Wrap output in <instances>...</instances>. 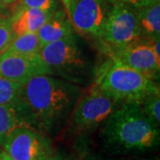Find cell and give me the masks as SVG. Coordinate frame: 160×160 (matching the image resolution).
<instances>
[{
	"label": "cell",
	"instance_id": "1",
	"mask_svg": "<svg viewBox=\"0 0 160 160\" xmlns=\"http://www.w3.org/2000/svg\"><path fill=\"white\" fill-rule=\"evenodd\" d=\"M82 95L80 86L49 75L32 78L23 85L21 94L40 128L49 134L61 130Z\"/></svg>",
	"mask_w": 160,
	"mask_h": 160
},
{
	"label": "cell",
	"instance_id": "2",
	"mask_svg": "<svg viewBox=\"0 0 160 160\" xmlns=\"http://www.w3.org/2000/svg\"><path fill=\"white\" fill-rule=\"evenodd\" d=\"M158 127L145 115L140 103H121L103 123L101 140L110 154L146 152L159 145Z\"/></svg>",
	"mask_w": 160,
	"mask_h": 160
},
{
	"label": "cell",
	"instance_id": "3",
	"mask_svg": "<svg viewBox=\"0 0 160 160\" xmlns=\"http://www.w3.org/2000/svg\"><path fill=\"white\" fill-rule=\"evenodd\" d=\"M39 54L51 76L80 86L91 83L97 74L92 52L75 32L42 47Z\"/></svg>",
	"mask_w": 160,
	"mask_h": 160
},
{
	"label": "cell",
	"instance_id": "4",
	"mask_svg": "<svg viewBox=\"0 0 160 160\" xmlns=\"http://www.w3.org/2000/svg\"><path fill=\"white\" fill-rule=\"evenodd\" d=\"M96 85L100 91L118 103H141L151 94L159 93L156 79L132 69L112 58L109 66L96 74Z\"/></svg>",
	"mask_w": 160,
	"mask_h": 160
},
{
	"label": "cell",
	"instance_id": "5",
	"mask_svg": "<svg viewBox=\"0 0 160 160\" xmlns=\"http://www.w3.org/2000/svg\"><path fill=\"white\" fill-rule=\"evenodd\" d=\"M1 147L13 160H44L54 153L51 140L43 132L25 126L12 130Z\"/></svg>",
	"mask_w": 160,
	"mask_h": 160
},
{
	"label": "cell",
	"instance_id": "6",
	"mask_svg": "<svg viewBox=\"0 0 160 160\" xmlns=\"http://www.w3.org/2000/svg\"><path fill=\"white\" fill-rule=\"evenodd\" d=\"M109 4L101 40L109 49H113L139 39L141 32L136 9L119 2Z\"/></svg>",
	"mask_w": 160,
	"mask_h": 160
},
{
	"label": "cell",
	"instance_id": "7",
	"mask_svg": "<svg viewBox=\"0 0 160 160\" xmlns=\"http://www.w3.org/2000/svg\"><path fill=\"white\" fill-rule=\"evenodd\" d=\"M119 103L108 97L96 86L82 95L70 116V126L76 132L92 131L108 119Z\"/></svg>",
	"mask_w": 160,
	"mask_h": 160
},
{
	"label": "cell",
	"instance_id": "8",
	"mask_svg": "<svg viewBox=\"0 0 160 160\" xmlns=\"http://www.w3.org/2000/svg\"><path fill=\"white\" fill-rule=\"evenodd\" d=\"M108 7L107 0H70L67 12L74 29L101 39Z\"/></svg>",
	"mask_w": 160,
	"mask_h": 160
},
{
	"label": "cell",
	"instance_id": "9",
	"mask_svg": "<svg viewBox=\"0 0 160 160\" xmlns=\"http://www.w3.org/2000/svg\"><path fill=\"white\" fill-rule=\"evenodd\" d=\"M112 58L126 66L158 79L160 57L153 51L150 40L140 38L126 46L109 49Z\"/></svg>",
	"mask_w": 160,
	"mask_h": 160
},
{
	"label": "cell",
	"instance_id": "10",
	"mask_svg": "<svg viewBox=\"0 0 160 160\" xmlns=\"http://www.w3.org/2000/svg\"><path fill=\"white\" fill-rule=\"evenodd\" d=\"M50 75L38 53L22 54L6 50L0 55V77L25 85L36 76Z\"/></svg>",
	"mask_w": 160,
	"mask_h": 160
},
{
	"label": "cell",
	"instance_id": "11",
	"mask_svg": "<svg viewBox=\"0 0 160 160\" xmlns=\"http://www.w3.org/2000/svg\"><path fill=\"white\" fill-rule=\"evenodd\" d=\"M22 126L40 129L38 123L22 100L12 104L0 105V146L12 130Z\"/></svg>",
	"mask_w": 160,
	"mask_h": 160
},
{
	"label": "cell",
	"instance_id": "12",
	"mask_svg": "<svg viewBox=\"0 0 160 160\" xmlns=\"http://www.w3.org/2000/svg\"><path fill=\"white\" fill-rule=\"evenodd\" d=\"M14 5L12 12V30L13 38L25 33H37L40 27L53 13L36 8Z\"/></svg>",
	"mask_w": 160,
	"mask_h": 160
},
{
	"label": "cell",
	"instance_id": "13",
	"mask_svg": "<svg viewBox=\"0 0 160 160\" xmlns=\"http://www.w3.org/2000/svg\"><path fill=\"white\" fill-rule=\"evenodd\" d=\"M74 33V28L69 18L62 10H56L44 23L37 34L40 48Z\"/></svg>",
	"mask_w": 160,
	"mask_h": 160
},
{
	"label": "cell",
	"instance_id": "14",
	"mask_svg": "<svg viewBox=\"0 0 160 160\" xmlns=\"http://www.w3.org/2000/svg\"><path fill=\"white\" fill-rule=\"evenodd\" d=\"M136 11L141 38L151 40L160 38V0Z\"/></svg>",
	"mask_w": 160,
	"mask_h": 160
},
{
	"label": "cell",
	"instance_id": "15",
	"mask_svg": "<svg viewBox=\"0 0 160 160\" xmlns=\"http://www.w3.org/2000/svg\"><path fill=\"white\" fill-rule=\"evenodd\" d=\"M40 45L37 33H25L14 37L7 51L22 53V54H33L38 53L40 51Z\"/></svg>",
	"mask_w": 160,
	"mask_h": 160
},
{
	"label": "cell",
	"instance_id": "16",
	"mask_svg": "<svg viewBox=\"0 0 160 160\" xmlns=\"http://www.w3.org/2000/svg\"><path fill=\"white\" fill-rule=\"evenodd\" d=\"M22 85L0 77V105L12 104L22 100Z\"/></svg>",
	"mask_w": 160,
	"mask_h": 160
},
{
	"label": "cell",
	"instance_id": "17",
	"mask_svg": "<svg viewBox=\"0 0 160 160\" xmlns=\"http://www.w3.org/2000/svg\"><path fill=\"white\" fill-rule=\"evenodd\" d=\"M141 104L145 115L155 125L159 126L160 124V95L159 93L151 94L143 100Z\"/></svg>",
	"mask_w": 160,
	"mask_h": 160
},
{
	"label": "cell",
	"instance_id": "18",
	"mask_svg": "<svg viewBox=\"0 0 160 160\" xmlns=\"http://www.w3.org/2000/svg\"><path fill=\"white\" fill-rule=\"evenodd\" d=\"M12 38L11 15L0 14V55L8 49Z\"/></svg>",
	"mask_w": 160,
	"mask_h": 160
},
{
	"label": "cell",
	"instance_id": "19",
	"mask_svg": "<svg viewBox=\"0 0 160 160\" xmlns=\"http://www.w3.org/2000/svg\"><path fill=\"white\" fill-rule=\"evenodd\" d=\"M13 4L24 7L39 9L51 13L57 10L58 5L56 0H17Z\"/></svg>",
	"mask_w": 160,
	"mask_h": 160
},
{
	"label": "cell",
	"instance_id": "20",
	"mask_svg": "<svg viewBox=\"0 0 160 160\" xmlns=\"http://www.w3.org/2000/svg\"><path fill=\"white\" fill-rule=\"evenodd\" d=\"M157 1H158V0H107V2H109V3H111V2L123 3L125 5L131 6L134 9H140L144 6H149Z\"/></svg>",
	"mask_w": 160,
	"mask_h": 160
},
{
	"label": "cell",
	"instance_id": "21",
	"mask_svg": "<svg viewBox=\"0 0 160 160\" xmlns=\"http://www.w3.org/2000/svg\"><path fill=\"white\" fill-rule=\"evenodd\" d=\"M44 160H70L68 158H66V157H64L61 154H55V153H53L52 155H51L50 157H48V158H46V159Z\"/></svg>",
	"mask_w": 160,
	"mask_h": 160
},
{
	"label": "cell",
	"instance_id": "22",
	"mask_svg": "<svg viewBox=\"0 0 160 160\" xmlns=\"http://www.w3.org/2000/svg\"><path fill=\"white\" fill-rule=\"evenodd\" d=\"M17 0H0V9L4 8L5 6L12 5L13 3H15Z\"/></svg>",
	"mask_w": 160,
	"mask_h": 160
},
{
	"label": "cell",
	"instance_id": "23",
	"mask_svg": "<svg viewBox=\"0 0 160 160\" xmlns=\"http://www.w3.org/2000/svg\"><path fill=\"white\" fill-rule=\"evenodd\" d=\"M85 160H115V159H107L102 157H98V156H87Z\"/></svg>",
	"mask_w": 160,
	"mask_h": 160
},
{
	"label": "cell",
	"instance_id": "24",
	"mask_svg": "<svg viewBox=\"0 0 160 160\" xmlns=\"http://www.w3.org/2000/svg\"><path fill=\"white\" fill-rule=\"evenodd\" d=\"M0 160H13V159H12L9 156H7V155H6L3 150H2V151H0Z\"/></svg>",
	"mask_w": 160,
	"mask_h": 160
},
{
	"label": "cell",
	"instance_id": "25",
	"mask_svg": "<svg viewBox=\"0 0 160 160\" xmlns=\"http://www.w3.org/2000/svg\"><path fill=\"white\" fill-rule=\"evenodd\" d=\"M63 2V4H64V6H65V9H66V11L68 10V8H69V1L70 0H62Z\"/></svg>",
	"mask_w": 160,
	"mask_h": 160
},
{
	"label": "cell",
	"instance_id": "26",
	"mask_svg": "<svg viewBox=\"0 0 160 160\" xmlns=\"http://www.w3.org/2000/svg\"><path fill=\"white\" fill-rule=\"evenodd\" d=\"M142 160H159L158 158H153V159H142Z\"/></svg>",
	"mask_w": 160,
	"mask_h": 160
}]
</instances>
